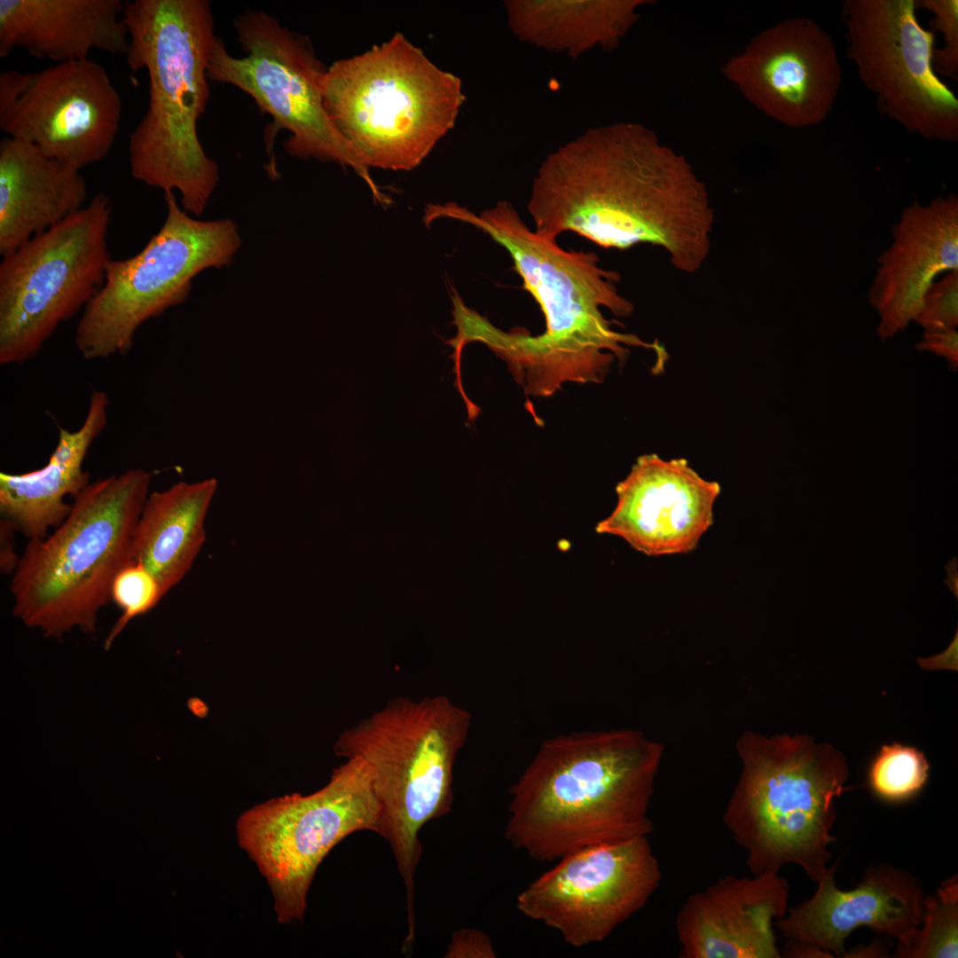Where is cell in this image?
<instances>
[{"instance_id":"obj_1","label":"cell","mask_w":958,"mask_h":958,"mask_svg":"<svg viewBox=\"0 0 958 958\" xmlns=\"http://www.w3.org/2000/svg\"><path fill=\"white\" fill-rule=\"evenodd\" d=\"M535 232H573L605 248L649 243L693 273L711 249L714 214L704 183L654 131L621 122L590 129L548 154L528 201Z\"/></svg>"},{"instance_id":"obj_2","label":"cell","mask_w":958,"mask_h":958,"mask_svg":"<svg viewBox=\"0 0 958 958\" xmlns=\"http://www.w3.org/2000/svg\"><path fill=\"white\" fill-rule=\"evenodd\" d=\"M437 212L441 218L475 226L501 245L544 314L546 330L537 335L517 328L503 331L467 306L453 319L454 343L460 349L474 342L485 344L506 361L527 395L549 397L568 381L601 382L614 357H625V346L662 349L611 328L601 308L627 317L633 305L618 292L619 273L603 269L595 253L567 251L556 240L538 235L505 200L479 215L454 202Z\"/></svg>"},{"instance_id":"obj_3","label":"cell","mask_w":958,"mask_h":958,"mask_svg":"<svg viewBox=\"0 0 958 958\" xmlns=\"http://www.w3.org/2000/svg\"><path fill=\"white\" fill-rule=\"evenodd\" d=\"M662 743L635 729L588 730L541 742L508 789L504 836L538 861L648 836Z\"/></svg>"},{"instance_id":"obj_4","label":"cell","mask_w":958,"mask_h":958,"mask_svg":"<svg viewBox=\"0 0 958 958\" xmlns=\"http://www.w3.org/2000/svg\"><path fill=\"white\" fill-rule=\"evenodd\" d=\"M129 31L127 62L145 69L149 101L129 138L132 177L177 190L184 210L200 216L219 181L216 162L205 153L197 124L209 98L208 66L216 41L208 0L124 2Z\"/></svg>"},{"instance_id":"obj_5","label":"cell","mask_w":958,"mask_h":958,"mask_svg":"<svg viewBox=\"0 0 958 958\" xmlns=\"http://www.w3.org/2000/svg\"><path fill=\"white\" fill-rule=\"evenodd\" d=\"M736 750L742 771L723 821L744 850L750 873L779 874L794 864L817 883L836 840L835 800L848 789L845 757L797 734L768 738L746 732Z\"/></svg>"},{"instance_id":"obj_6","label":"cell","mask_w":958,"mask_h":958,"mask_svg":"<svg viewBox=\"0 0 958 958\" xmlns=\"http://www.w3.org/2000/svg\"><path fill=\"white\" fill-rule=\"evenodd\" d=\"M150 482L149 473L134 467L90 483L52 534L28 540L11 578L14 616L49 638L75 627L94 632L116 576L133 564L134 530Z\"/></svg>"},{"instance_id":"obj_7","label":"cell","mask_w":958,"mask_h":958,"mask_svg":"<svg viewBox=\"0 0 958 958\" xmlns=\"http://www.w3.org/2000/svg\"><path fill=\"white\" fill-rule=\"evenodd\" d=\"M464 100L459 78L436 67L400 33L335 61L323 82L326 112L382 203L386 197L368 169L419 166L454 126Z\"/></svg>"},{"instance_id":"obj_8","label":"cell","mask_w":958,"mask_h":958,"mask_svg":"<svg viewBox=\"0 0 958 958\" xmlns=\"http://www.w3.org/2000/svg\"><path fill=\"white\" fill-rule=\"evenodd\" d=\"M471 726L468 711L447 696L396 697L344 732L334 749L359 757L372 771L381 815L377 834L389 844L406 893L408 925L415 924L414 876L419 835L452 806L453 769Z\"/></svg>"},{"instance_id":"obj_9","label":"cell","mask_w":958,"mask_h":958,"mask_svg":"<svg viewBox=\"0 0 958 958\" xmlns=\"http://www.w3.org/2000/svg\"><path fill=\"white\" fill-rule=\"evenodd\" d=\"M164 200L159 231L136 255L109 261L102 287L83 309L75 334L82 358L126 355L145 321L183 303L200 272L230 265L240 247L233 220L193 218L173 192Z\"/></svg>"},{"instance_id":"obj_10","label":"cell","mask_w":958,"mask_h":958,"mask_svg":"<svg viewBox=\"0 0 958 958\" xmlns=\"http://www.w3.org/2000/svg\"><path fill=\"white\" fill-rule=\"evenodd\" d=\"M111 203L89 204L35 235L0 264V364L35 357L58 326L84 309L102 287L111 260Z\"/></svg>"},{"instance_id":"obj_11","label":"cell","mask_w":958,"mask_h":958,"mask_svg":"<svg viewBox=\"0 0 958 958\" xmlns=\"http://www.w3.org/2000/svg\"><path fill=\"white\" fill-rule=\"evenodd\" d=\"M380 815L372 771L364 759L351 757L322 789L272 798L239 816L238 844L265 878L280 923L303 918L323 860L350 834L377 832Z\"/></svg>"},{"instance_id":"obj_12","label":"cell","mask_w":958,"mask_h":958,"mask_svg":"<svg viewBox=\"0 0 958 958\" xmlns=\"http://www.w3.org/2000/svg\"><path fill=\"white\" fill-rule=\"evenodd\" d=\"M234 25L246 55H231L216 39L208 80L248 94L272 118L271 138L279 130L289 132L284 148L290 155L350 167L362 178L354 153L326 112L323 82L327 68L316 57L310 39L263 11H247Z\"/></svg>"},{"instance_id":"obj_13","label":"cell","mask_w":958,"mask_h":958,"mask_svg":"<svg viewBox=\"0 0 958 958\" xmlns=\"http://www.w3.org/2000/svg\"><path fill=\"white\" fill-rule=\"evenodd\" d=\"M915 0H846L845 56L878 111L928 140H958V98L934 69V33Z\"/></svg>"},{"instance_id":"obj_14","label":"cell","mask_w":958,"mask_h":958,"mask_svg":"<svg viewBox=\"0 0 958 958\" xmlns=\"http://www.w3.org/2000/svg\"><path fill=\"white\" fill-rule=\"evenodd\" d=\"M648 836L587 846L561 859L516 898L517 910L574 947L608 938L661 884Z\"/></svg>"},{"instance_id":"obj_15","label":"cell","mask_w":958,"mask_h":958,"mask_svg":"<svg viewBox=\"0 0 958 958\" xmlns=\"http://www.w3.org/2000/svg\"><path fill=\"white\" fill-rule=\"evenodd\" d=\"M122 99L103 66L60 62L0 74V128L79 169L103 160L120 130Z\"/></svg>"},{"instance_id":"obj_16","label":"cell","mask_w":958,"mask_h":958,"mask_svg":"<svg viewBox=\"0 0 958 958\" xmlns=\"http://www.w3.org/2000/svg\"><path fill=\"white\" fill-rule=\"evenodd\" d=\"M757 109L789 128L821 124L833 109L842 66L828 33L809 18L760 31L722 67Z\"/></svg>"},{"instance_id":"obj_17","label":"cell","mask_w":958,"mask_h":958,"mask_svg":"<svg viewBox=\"0 0 958 958\" xmlns=\"http://www.w3.org/2000/svg\"><path fill=\"white\" fill-rule=\"evenodd\" d=\"M617 501L596 531L621 538L648 556L693 551L713 523L720 486L683 459L638 458L616 488Z\"/></svg>"},{"instance_id":"obj_18","label":"cell","mask_w":958,"mask_h":958,"mask_svg":"<svg viewBox=\"0 0 958 958\" xmlns=\"http://www.w3.org/2000/svg\"><path fill=\"white\" fill-rule=\"evenodd\" d=\"M839 864L829 867L813 895L788 908L774 922L786 941L813 946L844 957L845 940L859 927L907 945L923 919L924 893L921 882L907 870L890 863L870 866L852 890L835 881Z\"/></svg>"},{"instance_id":"obj_19","label":"cell","mask_w":958,"mask_h":958,"mask_svg":"<svg viewBox=\"0 0 958 958\" xmlns=\"http://www.w3.org/2000/svg\"><path fill=\"white\" fill-rule=\"evenodd\" d=\"M779 874L726 875L692 893L675 919L681 958H780L774 922L788 911Z\"/></svg>"},{"instance_id":"obj_20","label":"cell","mask_w":958,"mask_h":958,"mask_svg":"<svg viewBox=\"0 0 958 958\" xmlns=\"http://www.w3.org/2000/svg\"><path fill=\"white\" fill-rule=\"evenodd\" d=\"M891 234L868 293L880 317L876 333L883 342L915 320L938 274L958 271V197L941 195L928 204L908 205Z\"/></svg>"},{"instance_id":"obj_21","label":"cell","mask_w":958,"mask_h":958,"mask_svg":"<svg viewBox=\"0 0 958 958\" xmlns=\"http://www.w3.org/2000/svg\"><path fill=\"white\" fill-rule=\"evenodd\" d=\"M123 8L120 0H0V57L17 48L59 63L93 50L126 55Z\"/></svg>"},{"instance_id":"obj_22","label":"cell","mask_w":958,"mask_h":958,"mask_svg":"<svg viewBox=\"0 0 958 958\" xmlns=\"http://www.w3.org/2000/svg\"><path fill=\"white\" fill-rule=\"evenodd\" d=\"M87 187L81 169L44 154L27 141L0 142V255L83 208Z\"/></svg>"},{"instance_id":"obj_23","label":"cell","mask_w":958,"mask_h":958,"mask_svg":"<svg viewBox=\"0 0 958 958\" xmlns=\"http://www.w3.org/2000/svg\"><path fill=\"white\" fill-rule=\"evenodd\" d=\"M109 400L102 390H93L82 426L75 430L59 428L57 445L47 464L23 474L0 473V513L27 540L47 537L62 523L74 499L90 484L83 462L93 442L107 423Z\"/></svg>"},{"instance_id":"obj_24","label":"cell","mask_w":958,"mask_h":958,"mask_svg":"<svg viewBox=\"0 0 958 958\" xmlns=\"http://www.w3.org/2000/svg\"><path fill=\"white\" fill-rule=\"evenodd\" d=\"M217 482H178L148 495L132 540V563L156 580L162 596L187 574L206 539L204 522Z\"/></svg>"},{"instance_id":"obj_25","label":"cell","mask_w":958,"mask_h":958,"mask_svg":"<svg viewBox=\"0 0 958 958\" xmlns=\"http://www.w3.org/2000/svg\"><path fill=\"white\" fill-rule=\"evenodd\" d=\"M645 0H510L508 25L518 39L576 58L594 46L611 50L639 19Z\"/></svg>"},{"instance_id":"obj_26","label":"cell","mask_w":958,"mask_h":958,"mask_svg":"<svg viewBox=\"0 0 958 958\" xmlns=\"http://www.w3.org/2000/svg\"><path fill=\"white\" fill-rule=\"evenodd\" d=\"M958 956V876L944 880L936 891L924 895L923 919L911 941L897 946L896 958H956Z\"/></svg>"},{"instance_id":"obj_27","label":"cell","mask_w":958,"mask_h":958,"mask_svg":"<svg viewBox=\"0 0 958 958\" xmlns=\"http://www.w3.org/2000/svg\"><path fill=\"white\" fill-rule=\"evenodd\" d=\"M930 765L918 749L898 742L883 745L868 768L872 793L888 803H902L915 797L925 786Z\"/></svg>"},{"instance_id":"obj_28","label":"cell","mask_w":958,"mask_h":958,"mask_svg":"<svg viewBox=\"0 0 958 958\" xmlns=\"http://www.w3.org/2000/svg\"><path fill=\"white\" fill-rule=\"evenodd\" d=\"M153 577L138 564H130L116 576L112 586V601L122 614L106 639L108 649L115 638L135 617L151 610L162 598Z\"/></svg>"},{"instance_id":"obj_29","label":"cell","mask_w":958,"mask_h":958,"mask_svg":"<svg viewBox=\"0 0 958 958\" xmlns=\"http://www.w3.org/2000/svg\"><path fill=\"white\" fill-rule=\"evenodd\" d=\"M917 10L929 11L931 30L940 32L943 46L934 48L933 67L936 72L956 79L958 76V1L957 0H915Z\"/></svg>"},{"instance_id":"obj_30","label":"cell","mask_w":958,"mask_h":958,"mask_svg":"<svg viewBox=\"0 0 958 958\" xmlns=\"http://www.w3.org/2000/svg\"><path fill=\"white\" fill-rule=\"evenodd\" d=\"M924 330L956 329L958 326V271L947 272L927 289L915 318Z\"/></svg>"},{"instance_id":"obj_31","label":"cell","mask_w":958,"mask_h":958,"mask_svg":"<svg viewBox=\"0 0 958 958\" xmlns=\"http://www.w3.org/2000/svg\"><path fill=\"white\" fill-rule=\"evenodd\" d=\"M490 937L476 929L463 928L453 932L444 957L446 958H495Z\"/></svg>"},{"instance_id":"obj_32","label":"cell","mask_w":958,"mask_h":958,"mask_svg":"<svg viewBox=\"0 0 958 958\" xmlns=\"http://www.w3.org/2000/svg\"><path fill=\"white\" fill-rule=\"evenodd\" d=\"M918 351H929L941 356L948 362L949 369L958 368V333L956 329L941 328L924 330L923 340L916 342Z\"/></svg>"},{"instance_id":"obj_33","label":"cell","mask_w":958,"mask_h":958,"mask_svg":"<svg viewBox=\"0 0 958 958\" xmlns=\"http://www.w3.org/2000/svg\"><path fill=\"white\" fill-rule=\"evenodd\" d=\"M957 638L958 634L955 633L954 640L949 647L941 654L929 658L918 659V664L922 667L925 668H949L956 670L957 668Z\"/></svg>"},{"instance_id":"obj_34","label":"cell","mask_w":958,"mask_h":958,"mask_svg":"<svg viewBox=\"0 0 958 958\" xmlns=\"http://www.w3.org/2000/svg\"><path fill=\"white\" fill-rule=\"evenodd\" d=\"M783 956L789 958H833L834 956L824 950L804 944L786 941L783 946Z\"/></svg>"},{"instance_id":"obj_35","label":"cell","mask_w":958,"mask_h":958,"mask_svg":"<svg viewBox=\"0 0 958 958\" xmlns=\"http://www.w3.org/2000/svg\"><path fill=\"white\" fill-rule=\"evenodd\" d=\"M887 948L880 942L872 943L870 946L855 947L845 953L844 957H885Z\"/></svg>"},{"instance_id":"obj_36","label":"cell","mask_w":958,"mask_h":958,"mask_svg":"<svg viewBox=\"0 0 958 958\" xmlns=\"http://www.w3.org/2000/svg\"><path fill=\"white\" fill-rule=\"evenodd\" d=\"M947 571V577L945 580L946 585L952 590V592L958 595V578H957V561L954 558L946 568Z\"/></svg>"}]
</instances>
